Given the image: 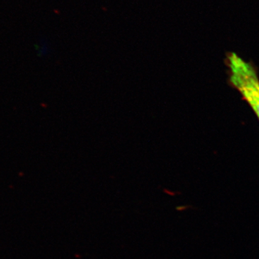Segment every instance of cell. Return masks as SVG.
Instances as JSON below:
<instances>
[{
    "label": "cell",
    "mask_w": 259,
    "mask_h": 259,
    "mask_svg": "<svg viewBox=\"0 0 259 259\" xmlns=\"http://www.w3.org/2000/svg\"><path fill=\"white\" fill-rule=\"evenodd\" d=\"M226 62L232 86L248 102L259 120V79L255 66L233 52L227 54Z\"/></svg>",
    "instance_id": "obj_1"
}]
</instances>
